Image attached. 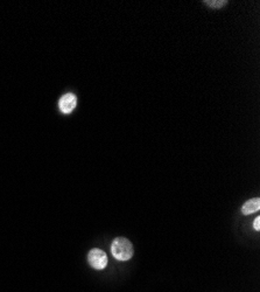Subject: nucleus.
<instances>
[{"label":"nucleus","mask_w":260,"mask_h":292,"mask_svg":"<svg viewBox=\"0 0 260 292\" xmlns=\"http://www.w3.org/2000/svg\"><path fill=\"white\" fill-rule=\"evenodd\" d=\"M111 252L118 261H129L134 254L133 245L126 238H117L111 244Z\"/></svg>","instance_id":"nucleus-1"},{"label":"nucleus","mask_w":260,"mask_h":292,"mask_svg":"<svg viewBox=\"0 0 260 292\" xmlns=\"http://www.w3.org/2000/svg\"><path fill=\"white\" fill-rule=\"evenodd\" d=\"M260 209V199L254 198L247 200L242 207V213L244 215H251L253 213H257Z\"/></svg>","instance_id":"nucleus-4"},{"label":"nucleus","mask_w":260,"mask_h":292,"mask_svg":"<svg viewBox=\"0 0 260 292\" xmlns=\"http://www.w3.org/2000/svg\"><path fill=\"white\" fill-rule=\"evenodd\" d=\"M76 105H77V97H76V95L71 94V92L65 94L58 101L59 111L65 113V115H69V113L74 111Z\"/></svg>","instance_id":"nucleus-3"},{"label":"nucleus","mask_w":260,"mask_h":292,"mask_svg":"<svg viewBox=\"0 0 260 292\" xmlns=\"http://www.w3.org/2000/svg\"><path fill=\"white\" fill-rule=\"evenodd\" d=\"M204 4H207V5L210 7L219 8L222 6H224L227 2H224V0H216V2H214V0H208V2H204Z\"/></svg>","instance_id":"nucleus-5"},{"label":"nucleus","mask_w":260,"mask_h":292,"mask_svg":"<svg viewBox=\"0 0 260 292\" xmlns=\"http://www.w3.org/2000/svg\"><path fill=\"white\" fill-rule=\"evenodd\" d=\"M88 262L93 269L103 270L108 265V256L102 249L95 248L88 254Z\"/></svg>","instance_id":"nucleus-2"},{"label":"nucleus","mask_w":260,"mask_h":292,"mask_svg":"<svg viewBox=\"0 0 260 292\" xmlns=\"http://www.w3.org/2000/svg\"><path fill=\"white\" fill-rule=\"evenodd\" d=\"M253 228H254V229H255V230H257V231H259V230H260V218H259V217L254 219V222H253Z\"/></svg>","instance_id":"nucleus-6"}]
</instances>
